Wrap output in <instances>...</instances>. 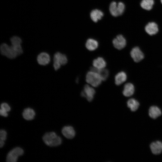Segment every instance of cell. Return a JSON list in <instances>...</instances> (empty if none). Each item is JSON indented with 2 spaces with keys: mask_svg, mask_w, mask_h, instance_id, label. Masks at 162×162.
I'll return each mask as SVG.
<instances>
[{
  "mask_svg": "<svg viewBox=\"0 0 162 162\" xmlns=\"http://www.w3.org/2000/svg\"><path fill=\"white\" fill-rule=\"evenodd\" d=\"M130 55L134 61L136 62L141 61L144 57L143 53L138 46L135 47L132 49L130 52Z\"/></svg>",
  "mask_w": 162,
  "mask_h": 162,
  "instance_id": "52a82bcc",
  "label": "cell"
},
{
  "mask_svg": "<svg viewBox=\"0 0 162 162\" xmlns=\"http://www.w3.org/2000/svg\"><path fill=\"white\" fill-rule=\"evenodd\" d=\"M93 65L95 68L99 69H103L106 65V63L105 60L102 57H99L94 60Z\"/></svg>",
  "mask_w": 162,
  "mask_h": 162,
  "instance_id": "ffe728a7",
  "label": "cell"
},
{
  "mask_svg": "<svg viewBox=\"0 0 162 162\" xmlns=\"http://www.w3.org/2000/svg\"><path fill=\"white\" fill-rule=\"evenodd\" d=\"M135 91L134 85L132 83H128L124 86L122 92L124 96L126 97H129L132 95Z\"/></svg>",
  "mask_w": 162,
  "mask_h": 162,
  "instance_id": "5bb4252c",
  "label": "cell"
},
{
  "mask_svg": "<svg viewBox=\"0 0 162 162\" xmlns=\"http://www.w3.org/2000/svg\"><path fill=\"white\" fill-rule=\"evenodd\" d=\"M11 44H21L22 41L21 39L17 36H14L10 39Z\"/></svg>",
  "mask_w": 162,
  "mask_h": 162,
  "instance_id": "d4e9b609",
  "label": "cell"
},
{
  "mask_svg": "<svg viewBox=\"0 0 162 162\" xmlns=\"http://www.w3.org/2000/svg\"><path fill=\"white\" fill-rule=\"evenodd\" d=\"M91 70L98 73L103 81L106 80L108 78L109 75V71L106 69L103 68L99 69L94 67H92Z\"/></svg>",
  "mask_w": 162,
  "mask_h": 162,
  "instance_id": "9a60e30c",
  "label": "cell"
},
{
  "mask_svg": "<svg viewBox=\"0 0 162 162\" xmlns=\"http://www.w3.org/2000/svg\"><path fill=\"white\" fill-rule=\"evenodd\" d=\"M154 4V0H142L140 4L141 7L147 10H151Z\"/></svg>",
  "mask_w": 162,
  "mask_h": 162,
  "instance_id": "603a6c76",
  "label": "cell"
},
{
  "mask_svg": "<svg viewBox=\"0 0 162 162\" xmlns=\"http://www.w3.org/2000/svg\"><path fill=\"white\" fill-rule=\"evenodd\" d=\"M145 30L148 34L150 35H154L158 31V26L154 22H149L146 26Z\"/></svg>",
  "mask_w": 162,
  "mask_h": 162,
  "instance_id": "7c38bea8",
  "label": "cell"
},
{
  "mask_svg": "<svg viewBox=\"0 0 162 162\" xmlns=\"http://www.w3.org/2000/svg\"><path fill=\"white\" fill-rule=\"evenodd\" d=\"M7 133L4 130H1L0 131V140L4 141L6 139Z\"/></svg>",
  "mask_w": 162,
  "mask_h": 162,
  "instance_id": "484cf974",
  "label": "cell"
},
{
  "mask_svg": "<svg viewBox=\"0 0 162 162\" xmlns=\"http://www.w3.org/2000/svg\"><path fill=\"white\" fill-rule=\"evenodd\" d=\"M160 2H161V4H162V0H160Z\"/></svg>",
  "mask_w": 162,
  "mask_h": 162,
  "instance_id": "83f0119b",
  "label": "cell"
},
{
  "mask_svg": "<svg viewBox=\"0 0 162 162\" xmlns=\"http://www.w3.org/2000/svg\"><path fill=\"white\" fill-rule=\"evenodd\" d=\"M98 41L92 38L88 39L86 44V46L87 49L91 51L96 50L98 47Z\"/></svg>",
  "mask_w": 162,
  "mask_h": 162,
  "instance_id": "7402d4cb",
  "label": "cell"
},
{
  "mask_svg": "<svg viewBox=\"0 0 162 162\" xmlns=\"http://www.w3.org/2000/svg\"><path fill=\"white\" fill-rule=\"evenodd\" d=\"M150 148L153 154H159L162 152V142L159 141L152 142L150 145Z\"/></svg>",
  "mask_w": 162,
  "mask_h": 162,
  "instance_id": "30bf717a",
  "label": "cell"
},
{
  "mask_svg": "<svg viewBox=\"0 0 162 162\" xmlns=\"http://www.w3.org/2000/svg\"><path fill=\"white\" fill-rule=\"evenodd\" d=\"M127 79V75L124 71L118 73L115 76V83L116 85H121L126 81Z\"/></svg>",
  "mask_w": 162,
  "mask_h": 162,
  "instance_id": "ac0fdd59",
  "label": "cell"
},
{
  "mask_svg": "<svg viewBox=\"0 0 162 162\" xmlns=\"http://www.w3.org/2000/svg\"><path fill=\"white\" fill-rule=\"evenodd\" d=\"M103 15L102 12L96 9L92 10L90 15L91 19L94 22H97L98 20H100Z\"/></svg>",
  "mask_w": 162,
  "mask_h": 162,
  "instance_id": "d6986e66",
  "label": "cell"
},
{
  "mask_svg": "<svg viewBox=\"0 0 162 162\" xmlns=\"http://www.w3.org/2000/svg\"><path fill=\"white\" fill-rule=\"evenodd\" d=\"M95 93L94 89L87 85L85 86L82 92V96L86 98L89 102L91 101L93 99Z\"/></svg>",
  "mask_w": 162,
  "mask_h": 162,
  "instance_id": "ba28073f",
  "label": "cell"
},
{
  "mask_svg": "<svg viewBox=\"0 0 162 162\" xmlns=\"http://www.w3.org/2000/svg\"><path fill=\"white\" fill-rule=\"evenodd\" d=\"M35 114L34 110L30 108L24 109L22 113L23 118L27 120H30L34 119Z\"/></svg>",
  "mask_w": 162,
  "mask_h": 162,
  "instance_id": "e0dca14e",
  "label": "cell"
},
{
  "mask_svg": "<svg viewBox=\"0 0 162 162\" xmlns=\"http://www.w3.org/2000/svg\"><path fill=\"white\" fill-rule=\"evenodd\" d=\"M112 43L115 47L120 50L124 48L126 44L125 39L122 35H118L113 40Z\"/></svg>",
  "mask_w": 162,
  "mask_h": 162,
  "instance_id": "9c48e42d",
  "label": "cell"
},
{
  "mask_svg": "<svg viewBox=\"0 0 162 162\" xmlns=\"http://www.w3.org/2000/svg\"><path fill=\"white\" fill-rule=\"evenodd\" d=\"M24 153L23 150L21 148L16 147L10 150L8 154L6 161L8 162H16L18 157Z\"/></svg>",
  "mask_w": 162,
  "mask_h": 162,
  "instance_id": "8992f818",
  "label": "cell"
},
{
  "mask_svg": "<svg viewBox=\"0 0 162 162\" xmlns=\"http://www.w3.org/2000/svg\"><path fill=\"white\" fill-rule=\"evenodd\" d=\"M160 109L158 106H153L149 109L148 114L149 116L153 119H156L161 115Z\"/></svg>",
  "mask_w": 162,
  "mask_h": 162,
  "instance_id": "2e32d148",
  "label": "cell"
},
{
  "mask_svg": "<svg viewBox=\"0 0 162 162\" xmlns=\"http://www.w3.org/2000/svg\"><path fill=\"white\" fill-rule=\"evenodd\" d=\"M10 110V107L7 103H3L1 105L0 114L2 116L7 117L8 116L7 112Z\"/></svg>",
  "mask_w": 162,
  "mask_h": 162,
  "instance_id": "cb8c5ba5",
  "label": "cell"
},
{
  "mask_svg": "<svg viewBox=\"0 0 162 162\" xmlns=\"http://www.w3.org/2000/svg\"><path fill=\"white\" fill-rule=\"evenodd\" d=\"M68 62L66 56L60 52L56 53L53 57V67L55 70H57L61 67V65L65 64Z\"/></svg>",
  "mask_w": 162,
  "mask_h": 162,
  "instance_id": "5b68a950",
  "label": "cell"
},
{
  "mask_svg": "<svg viewBox=\"0 0 162 162\" xmlns=\"http://www.w3.org/2000/svg\"><path fill=\"white\" fill-rule=\"evenodd\" d=\"M4 144V141L0 140V147L2 148V147Z\"/></svg>",
  "mask_w": 162,
  "mask_h": 162,
  "instance_id": "4316f807",
  "label": "cell"
},
{
  "mask_svg": "<svg viewBox=\"0 0 162 162\" xmlns=\"http://www.w3.org/2000/svg\"><path fill=\"white\" fill-rule=\"evenodd\" d=\"M102 80L99 75L96 72L91 70L86 75V81L94 87H97L100 85Z\"/></svg>",
  "mask_w": 162,
  "mask_h": 162,
  "instance_id": "7a4b0ae2",
  "label": "cell"
},
{
  "mask_svg": "<svg viewBox=\"0 0 162 162\" xmlns=\"http://www.w3.org/2000/svg\"><path fill=\"white\" fill-rule=\"evenodd\" d=\"M1 54L10 59H14L16 58L18 55L14 48L11 46H9L5 43L2 44L0 47Z\"/></svg>",
  "mask_w": 162,
  "mask_h": 162,
  "instance_id": "277c9868",
  "label": "cell"
},
{
  "mask_svg": "<svg viewBox=\"0 0 162 162\" xmlns=\"http://www.w3.org/2000/svg\"><path fill=\"white\" fill-rule=\"evenodd\" d=\"M127 105L128 107L130 109L131 111L134 112L138 109L140 106V104L136 99L131 98L127 101Z\"/></svg>",
  "mask_w": 162,
  "mask_h": 162,
  "instance_id": "44dd1931",
  "label": "cell"
},
{
  "mask_svg": "<svg viewBox=\"0 0 162 162\" xmlns=\"http://www.w3.org/2000/svg\"><path fill=\"white\" fill-rule=\"evenodd\" d=\"M43 140L46 144L51 147L58 146L62 142L61 138L53 132L45 134L43 136Z\"/></svg>",
  "mask_w": 162,
  "mask_h": 162,
  "instance_id": "6da1fadb",
  "label": "cell"
},
{
  "mask_svg": "<svg viewBox=\"0 0 162 162\" xmlns=\"http://www.w3.org/2000/svg\"><path fill=\"white\" fill-rule=\"evenodd\" d=\"M62 132L66 138L69 139L73 138L75 135V132L74 128L70 126L64 127L62 128Z\"/></svg>",
  "mask_w": 162,
  "mask_h": 162,
  "instance_id": "4fadbf2b",
  "label": "cell"
},
{
  "mask_svg": "<svg viewBox=\"0 0 162 162\" xmlns=\"http://www.w3.org/2000/svg\"><path fill=\"white\" fill-rule=\"evenodd\" d=\"M50 57L47 53L42 52L37 56V61L38 63L42 65H45L49 63L50 61Z\"/></svg>",
  "mask_w": 162,
  "mask_h": 162,
  "instance_id": "8fae6325",
  "label": "cell"
},
{
  "mask_svg": "<svg viewBox=\"0 0 162 162\" xmlns=\"http://www.w3.org/2000/svg\"><path fill=\"white\" fill-rule=\"evenodd\" d=\"M125 9V5L122 2H119L118 4L115 2H112L110 4L109 10L111 14L114 16L122 15Z\"/></svg>",
  "mask_w": 162,
  "mask_h": 162,
  "instance_id": "3957f363",
  "label": "cell"
}]
</instances>
